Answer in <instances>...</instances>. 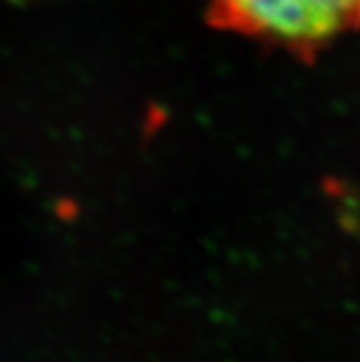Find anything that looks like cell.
<instances>
[{"label":"cell","instance_id":"6da1fadb","mask_svg":"<svg viewBox=\"0 0 360 362\" xmlns=\"http://www.w3.org/2000/svg\"><path fill=\"white\" fill-rule=\"evenodd\" d=\"M213 26L276 44L302 59L360 28V0H207Z\"/></svg>","mask_w":360,"mask_h":362}]
</instances>
